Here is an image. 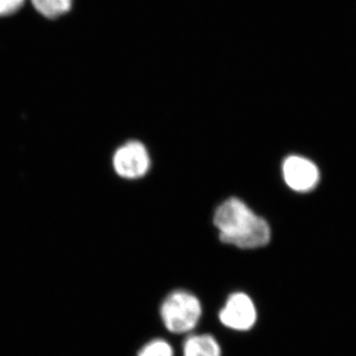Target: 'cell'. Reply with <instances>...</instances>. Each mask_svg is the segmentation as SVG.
I'll return each instance as SVG.
<instances>
[{
	"instance_id": "cell-5",
	"label": "cell",
	"mask_w": 356,
	"mask_h": 356,
	"mask_svg": "<svg viewBox=\"0 0 356 356\" xmlns=\"http://www.w3.org/2000/svg\"><path fill=\"white\" fill-rule=\"evenodd\" d=\"M113 165L120 177L133 179L146 175L149 168V156L144 145L129 142L116 152Z\"/></svg>"
},
{
	"instance_id": "cell-2",
	"label": "cell",
	"mask_w": 356,
	"mask_h": 356,
	"mask_svg": "<svg viewBox=\"0 0 356 356\" xmlns=\"http://www.w3.org/2000/svg\"><path fill=\"white\" fill-rule=\"evenodd\" d=\"M202 307L197 297L184 290H177L168 295L161 306L163 324L173 334H184L197 325Z\"/></svg>"
},
{
	"instance_id": "cell-3",
	"label": "cell",
	"mask_w": 356,
	"mask_h": 356,
	"mask_svg": "<svg viewBox=\"0 0 356 356\" xmlns=\"http://www.w3.org/2000/svg\"><path fill=\"white\" fill-rule=\"evenodd\" d=\"M257 318L254 301L242 292L229 295L219 313L222 324L234 331H248L254 327Z\"/></svg>"
},
{
	"instance_id": "cell-1",
	"label": "cell",
	"mask_w": 356,
	"mask_h": 356,
	"mask_svg": "<svg viewBox=\"0 0 356 356\" xmlns=\"http://www.w3.org/2000/svg\"><path fill=\"white\" fill-rule=\"evenodd\" d=\"M214 224L222 243L243 250L264 247L270 240L266 220L255 215L240 199L231 198L219 206Z\"/></svg>"
},
{
	"instance_id": "cell-7",
	"label": "cell",
	"mask_w": 356,
	"mask_h": 356,
	"mask_svg": "<svg viewBox=\"0 0 356 356\" xmlns=\"http://www.w3.org/2000/svg\"><path fill=\"white\" fill-rule=\"evenodd\" d=\"M74 0H31L33 6L44 17L55 18L65 15L72 7Z\"/></svg>"
},
{
	"instance_id": "cell-8",
	"label": "cell",
	"mask_w": 356,
	"mask_h": 356,
	"mask_svg": "<svg viewBox=\"0 0 356 356\" xmlns=\"http://www.w3.org/2000/svg\"><path fill=\"white\" fill-rule=\"evenodd\" d=\"M138 356H173V351L163 339H154L140 350Z\"/></svg>"
},
{
	"instance_id": "cell-6",
	"label": "cell",
	"mask_w": 356,
	"mask_h": 356,
	"mask_svg": "<svg viewBox=\"0 0 356 356\" xmlns=\"http://www.w3.org/2000/svg\"><path fill=\"white\" fill-rule=\"evenodd\" d=\"M221 348L210 334L191 336L185 341L184 356H221Z\"/></svg>"
},
{
	"instance_id": "cell-4",
	"label": "cell",
	"mask_w": 356,
	"mask_h": 356,
	"mask_svg": "<svg viewBox=\"0 0 356 356\" xmlns=\"http://www.w3.org/2000/svg\"><path fill=\"white\" fill-rule=\"evenodd\" d=\"M282 173L288 186L298 192L311 191L320 180L318 166L303 156H291L285 159Z\"/></svg>"
},
{
	"instance_id": "cell-9",
	"label": "cell",
	"mask_w": 356,
	"mask_h": 356,
	"mask_svg": "<svg viewBox=\"0 0 356 356\" xmlns=\"http://www.w3.org/2000/svg\"><path fill=\"white\" fill-rule=\"evenodd\" d=\"M25 0H0V16H8L19 10Z\"/></svg>"
}]
</instances>
